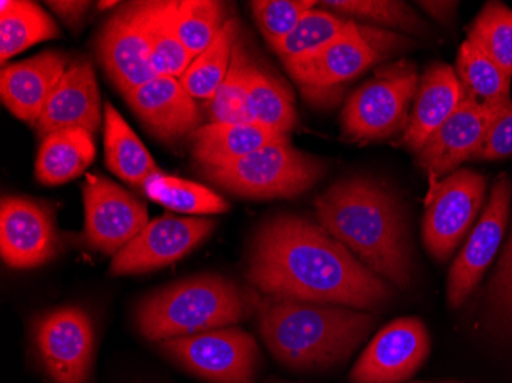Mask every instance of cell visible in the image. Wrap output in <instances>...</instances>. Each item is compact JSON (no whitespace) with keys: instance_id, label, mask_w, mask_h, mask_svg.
I'll use <instances>...</instances> for the list:
<instances>
[{"instance_id":"obj_1","label":"cell","mask_w":512,"mask_h":383,"mask_svg":"<svg viewBox=\"0 0 512 383\" xmlns=\"http://www.w3.org/2000/svg\"><path fill=\"white\" fill-rule=\"evenodd\" d=\"M247 279L272 299L356 310H376L393 298L390 285L327 230L289 213L256 232Z\"/></svg>"},{"instance_id":"obj_2","label":"cell","mask_w":512,"mask_h":383,"mask_svg":"<svg viewBox=\"0 0 512 383\" xmlns=\"http://www.w3.org/2000/svg\"><path fill=\"white\" fill-rule=\"evenodd\" d=\"M319 226L371 272L407 289L413 278L407 223L398 198L367 175L333 183L315 201Z\"/></svg>"},{"instance_id":"obj_3","label":"cell","mask_w":512,"mask_h":383,"mask_svg":"<svg viewBox=\"0 0 512 383\" xmlns=\"http://www.w3.org/2000/svg\"><path fill=\"white\" fill-rule=\"evenodd\" d=\"M375 316L342 305L272 299L260 310V333L276 361L318 370L347 359L375 327Z\"/></svg>"},{"instance_id":"obj_4","label":"cell","mask_w":512,"mask_h":383,"mask_svg":"<svg viewBox=\"0 0 512 383\" xmlns=\"http://www.w3.org/2000/svg\"><path fill=\"white\" fill-rule=\"evenodd\" d=\"M246 293L230 279L195 276L146 296L135 313L138 330L152 342L184 338L238 324L249 315Z\"/></svg>"},{"instance_id":"obj_5","label":"cell","mask_w":512,"mask_h":383,"mask_svg":"<svg viewBox=\"0 0 512 383\" xmlns=\"http://www.w3.org/2000/svg\"><path fill=\"white\" fill-rule=\"evenodd\" d=\"M411 46L413 40L405 34L352 20L335 40L309 56L286 63V69L306 97L316 102L329 100L345 83Z\"/></svg>"},{"instance_id":"obj_6","label":"cell","mask_w":512,"mask_h":383,"mask_svg":"<svg viewBox=\"0 0 512 383\" xmlns=\"http://www.w3.org/2000/svg\"><path fill=\"white\" fill-rule=\"evenodd\" d=\"M212 183L250 200L293 198L312 189L327 172L321 158L293 148L289 137L246 157L217 167H204Z\"/></svg>"},{"instance_id":"obj_7","label":"cell","mask_w":512,"mask_h":383,"mask_svg":"<svg viewBox=\"0 0 512 383\" xmlns=\"http://www.w3.org/2000/svg\"><path fill=\"white\" fill-rule=\"evenodd\" d=\"M421 77L410 60L384 63L359 86L342 109V135L353 143L396 137L407 128Z\"/></svg>"},{"instance_id":"obj_8","label":"cell","mask_w":512,"mask_h":383,"mask_svg":"<svg viewBox=\"0 0 512 383\" xmlns=\"http://www.w3.org/2000/svg\"><path fill=\"white\" fill-rule=\"evenodd\" d=\"M161 8L163 0L129 2L103 23L97 37V59L123 97L158 77L152 66L151 43Z\"/></svg>"},{"instance_id":"obj_9","label":"cell","mask_w":512,"mask_h":383,"mask_svg":"<svg viewBox=\"0 0 512 383\" xmlns=\"http://www.w3.org/2000/svg\"><path fill=\"white\" fill-rule=\"evenodd\" d=\"M178 364L211 383H253L260 351L240 328H218L160 342Z\"/></svg>"},{"instance_id":"obj_10","label":"cell","mask_w":512,"mask_h":383,"mask_svg":"<svg viewBox=\"0 0 512 383\" xmlns=\"http://www.w3.org/2000/svg\"><path fill=\"white\" fill-rule=\"evenodd\" d=\"M482 174L463 167L428 190L422 239L428 253L444 262L453 255L476 220L485 198Z\"/></svg>"},{"instance_id":"obj_11","label":"cell","mask_w":512,"mask_h":383,"mask_svg":"<svg viewBox=\"0 0 512 383\" xmlns=\"http://www.w3.org/2000/svg\"><path fill=\"white\" fill-rule=\"evenodd\" d=\"M82 192L86 241L105 255H117L149 224L145 204L102 175H88Z\"/></svg>"},{"instance_id":"obj_12","label":"cell","mask_w":512,"mask_h":383,"mask_svg":"<svg viewBox=\"0 0 512 383\" xmlns=\"http://www.w3.org/2000/svg\"><path fill=\"white\" fill-rule=\"evenodd\" d=\"M40 361L54 383H86L94 354V328L79 307H60L36 324Z\"/></svg>"},{"instance_id":"obj_13","label":"cell","mask_w":512,"mask_h":383,"mask_svg":"<svg viewBox=\"0 0 512 383\" xmlns=\"http://www.w3.org/2000/svg\"><path fill=\"white\" fill-rule=\"evenodd\" d=\"M214 227V221L204 218L166 215L151 221L112 258L109 273L138 275L171 266L206 241Z\"/></svg>"},{"instance_id":"obj_14","label":"cell","mask_w":512,"mask_h":383,"mask_svg":"<svg viewBox=\"0 0 512 383\" xmlns=\"http://www.w3.org/2000/svg\"><path fill=\"white\" fill-rule=\"evenodd\" d=\"M511 195L508 175H500L491 189L490 200L479 223L451 266L447 285V299L451 308L460 307L467 301L496 258L508 226Z\"/></svg>"},{"instance_id":"obj_15","label":"cell","mask_w":512,"mask_h":383,"mask_svg":"<svg viewBox=\"0 0 512 383\" xmlns=\"http://www.w3.org/2000/svg\"><path fill=\"white\" fill-rule=\"evenodd\" d=\"M430 336L424 322L401 318L385 325L362 351L352 371L355 383H401L427 361Z\"/></svg>"},{"instance_id":"obj_16","label":"cell","mask_w":512,"mask_h":383,"mask_svg":"<svg viewBox=\"0 0 512 383\" xmlns=\"http://www.w3.org/2000/svg\"><path fill=\"white\" fill-rule=\"evenodd\" d=\"M57 252L53 217L43 204L5 197L0 204V253L13 269H34Z\"/></svg>"},{"instance_id":"obj_17","label":"cell","mask_w":512,"mask_h":383,"mask_svg":"<svg viewBox=\"0 0 512 383\" xmlns=\"http://www.w3.org/2000/svg\"><path fill=\"white\" fill-rule=\"evenodd\" d=\"M500 114L460 103L457 111L440 126L416 154V164L427 174L430 190L471 160Z\"/></svg>"},{"instance_id":"obj_18","label":"cell","mask_w":512,"mask_h":383,"mask_svg":"<svg viewBox=\"0 0 512 383\" xmlns=\"http://www.w3.org/2000/svg\"><path fill=\"white\" fill-rule=\"evenodd\" d=\"M102 125V100L94 66L89 60L77 59L66 69L51 94L36 131L40 137L54 132L85 129L96 134Z\"/></svg>"},{"instance_id":"obj_19","label":"cell","mask_w":512,"mask_h":383,"mask_svg":"<svg viewBox=\"0 0 512 383\" xmlns=\"http://www.w3.org/2000/svg\"><path fill=\"white\" fill-rule=\"evenodd\" d=\"M129 108L154 137L175 141L200 126V109L180 80L158 76L125 95Z\"/></svg>"},{"instance_id":"obj_20","label":"cell","mask_w":512,"mask_h":383,"mask_svg":"<svg viewBox=\"0 0 512 383\" xmlns=\"http://www.w3.org/2000/svg\"><path fill=\"white\" fill-rule=\"evenodd\" d=\"M69 65L71 60L56 51L5 65L0 74V97L5 108L22 122L36 126Z\"/></svg>"},{"instance_id":"obj_21","label":"cell","mask_w":512,"mask_h":383,"mask_svg":"<svg viewBox=\"0 0 512 383\" xmlns=\"http://www.w3.org/2000/svg\"><path fill=\"white\" fill-rule=\"evenodd\" d=\"M462 100V85L454 68L442 62L428 66L419 80L399 145L417 154L428 138L457 111Z\"/></svg>"},{"instance_id":"obj_22","label":"cell","mask_w":512,"mask_h":383,"mask_svg":"<svg viewBox=\"0 0 512 383\" xmlns=\"http://www.w3.org/2000/svg\"><path fill=\"white\" fill-rule=\"evenodd\" d=\"M289 135L279 134L258 123H209L192 138V155L204 167H217L246 157Z\"/></svg>"},{"instance_id":"obj_23","label":"cell","mask_w":512,"mask_h":383,"mask_svg":"<svg viewBox=\"0 0 512 383\" xmlns=\"http://www.w3.org/2000/svg\"><path fill=\"white\" fill-rule=\"evenodd\" d=\"M454 71L462 85L463 102L493 114H502L512 106V77L470 40L460 45Z\"/></svg>"},{"instance_id":"obj_24","label":"cell","mask_w":512,"mask_h":383,"mask_svg":"<svg viewBox=\"0 0 512 383\" xmlns=\"http://www.w3.org/2000/svg\"><path fill=\"white\" fill-rule=\"evenodd\" d=\"M94 158V135L85 129L46 135L37 154V181L45 186H59L76 180L91 166Z\"/></svg>"},{"instance_id":"obj_25","label":"cell","mask_w":512,"mask_h":383,"mask_svg":"<svg viewBox=\"0 0 512 383\" xmlns=\"http://www.w3.org/2000/svg\"><path fill=\"white\" fill-rule=\"evenodd\" d=\"M105 161L112 174L135 187H143L160 171L142 140L111 103L105 105Z\"/></svg>"},{"instance_id":"obj_26","label":"cell","mask_w":512,"mask_h":383,"mask_svg":"<svg viewBox=\"0 0 512 383\" xmlns=\"http://www.w3.org/2000/svg\"><path fill=\"white\" fill-rule=\"evenodd\" d=\"M0 8V60L4 66L36 43L60 36L53 17L34 2L4 0Z\"/></svg>"},{"instance_id":"obj_27","label":"cell","mask_w":512,"mask_h":383,"mask_svg":"<svg viewBox=\"0 0 512 383\" xmlns=\"http://www.w3.org/2000/svg\"><path fill=\"white\" fill-rule=\"evenodd\" d=\"M249 106L252 123L289 135L298 125L295 102L289 86L253 60L249 80Z\"/></svg>"},{"instance_id":"obj_28","label":"cell","mask_w":512,"mask_h":383,"mask_svg":"<svg viewBox=\"0 0 512 383\" xmlns=\"http://www.w3.org/2000/svg\"><path fill=\"white\" fill-rule=\"evenodd\" d=\"M240 39V22L235 17L227 19L214 42L192 60L188 71L181 77V85L194 99L209 100L214 97L229 71L232 51Z\"/></svg>"},{"instance_id":"obj_29","label":"cell","mask_w":512,"mask_h":383,"mask_svg":"<svg viewBox=\"0 0 512 383\" xmlns=\"http://www.w3.org/2000/svg\"><path fill=\"white\" fill-rule=\"evenodd\" d=\"M143 192L149 200L166 209L189 215H214L229 210L224 198L214 190L194 181L172 177L158 171L143 184Z\"/></svg>"},{"instance_id":"obj_30","label":"cell","mask_w":512,"mask_h":383,"mask_svg":"<svg viewBox=\"0 0 512 383\" xmlns=\"http://www.w3.org/2000/svg\"><path fill=\"white\" fill-rule=\"evenodd\" d=\"M253 59L247 51L243 39H238L232 51L229 71L224 77L220 88L214 97L209 100V118L211 123H252L249 106V80L252 71Z\"/></svg>"},{"instance_id":"obj_31","label":"cell","mask_w":512,"mask_h":383,"mask_svg":"<svg viewBox=\"0 0 512 383\" xmlns=\"http://www.w3.org/2000/svg\"><path fill=\"white\" fill-rule=\"evenodd\" d=\"M350 22L352 19H347L333 11L312 8L302 16L295 30L289 36L279 40L270 48L286 65L293 60L302 59V57L315 53L322 46L335 40L339 34L347 30Z\"/></svg>"},{"instance_id":"obj_32","label":"cell","mask_w":512,"mask_h":383,"mask_svg":"<svg viewBox=\"0 0 512 383\" xmlns=\"http://www.w3.org/2000/svg\"><path fill=\"white\" fill-rule=\"evenodd\" d=\"M325 10L347 19L365 20L413 36H427L428 23L410 5L398 0H325Z\"/></svg>"},{"instance_id":"obj_33","label":"cell","mask_w":512,"mask_h":383,"mask_svg":"<svg viewBox=\"0 0 512 383\" xmlns=\"http://www.w3.org/2000/svg\"><path fill=\"white\" fill-rule=\"evenodd\" d=\"M512 77V10L502 2H488L477 14L468 39Z\"/></svg>"},{"instance_id":"obj_34","label":"cell","mask_w":512,"mask_h":383,"mask_svg":"<svg viewBox=\"0 0 512 383\" xmlns=\"http://www.w3.org/2000/svg\"><path fill=\"white\" fill-rule=\"evenodd\" d=\"M221 2L214 0H183L177 5V27L186 50L195 57L200 56L214 42L227 19Z\"/></svg>"},{"instance_id":"obj_35","label":"cell","mask_w":512,"mask_h":383,"mask_svg":"<svg viewBox=\"0 0 512 383\" xmlns=\"http://www.w3.org/2000/svg\"><path fill=\"white\" fill-rule=\"evenodd\" d=\"M178 2H163L160 14L155 20L152 31L151 60L157 76L174 77L180 80L191 66L194 56L178 37L177 27Z\"/></svg>"},{"instance_id":"obj_36","label":"cell","mask_w":512,"mask_h":383,"mask_svg":"<svg viewBox=\"0 0 512 383\" xmlns=\"http://www.w3.org/2000/svg\"><path fill=\"white\" fill-rule=\"evenodd\" d=\"M315 0H256L250 2L253 19L270 46L289 36Z\"/></svg>"},{"instance_id":"obj_37","label":"cell","mask_w":512,"mask_h":383,"mask_svg":"<svg viewBox=\"0 0 512 383\" xmlns=\"http://www.w3.org/2000/svg\"><path fill=\"white\" fill-rule=\"evenodd\" d=\"M491 311L497 324L512 334V233L500 256L499 266L490 285Z\"/></svg>"},{"instance_id":"obj_38","label":"cell","mask_w":512,"mask_h":383,"mask_svg":"<svg viewBox=\"0 0 512 383\" xmlns=\"http://www.w3.org/2000/svg\"><path fill=\"white\" fill-rule=\"evenodd\" d=\"M512 155V106L497 117L471 160H500Z\"/></svg>"},{"instance_id":"obj_39","label":"cell","mask_w":512,"mask_h":383,"mask_svg":"<svg viewBox=\"0 0 512 383\" xmlns=\"http://www.w3.org/2000/svg\"><path fill=\"white\" fill-rule=\"evenodd\" d=\"M46 5L68 25V27H79L80 23L85 19L86 13L91 8V2H46Z\"/></svg>"},{"instance_id":"obj_40","label":"cell","mask_w":512,"mask_h":383,"mask_svg":"<svg viewBox=\"0 0 512 383\" xmlns=\"http://www.w3.org/2000/svg\"><path fill=\"white\" fill-rule=\"evenodd\" d=\"M417 5L440 23H450L457 10V2H417Z\"/></svg>"},{"instance_id":"obj_41","label":"cell","mask_w":512,"mask_h":383,"mask_svg":"<svg viewBox=\"0 0 512 383\" xmlns=\"http://www.w3.org/2000/svg\"><path fill=\"white\" fill-rule=\"evenodd\" d=\"M112 5H119V2H100L99 4V8H108V7H112Z\"/></svg>"}]
</instances>
